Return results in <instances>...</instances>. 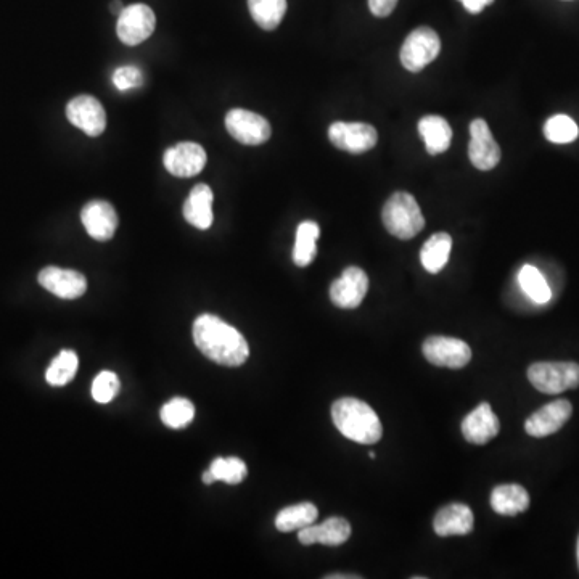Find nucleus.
Instances as JSON below:
<instances>
[{
	"mask_svg": "<svg viewBox=\"0 0 579 579\" xmlns=\"http://www.w3.org/2000/svg\"><path fill=\"white\" fill-rule=\"evenodd\" d=\"M317 507L311 502H301L296 506L285 507L276 517V528L282 533L301 530L304 526L313 525L317 520Z\"/></svg>",
	"mask_w": 579,
	"mask_h": 579,
	"instance_id": "26",
	"label": "nucleus"
},
{
	"mask_svg": "<svg viewBox=\"0 0 579 579\" xmlns=\"http://www.w3.org/2000/svg\"><path fill=\"white\" fill-rule=\"evenodd\" d=\"M501 432V423L488 403L480 404L473 409L462 422V435L472 444L489 443Z\"/></svg>",
	"mask_w": 579,
	"mask_h": 579,
	"instance_id": "18",
	"label": "nucleus"
},
{
	"mask_svg": "<svg viewBox=\"0 0 579 579\" xmlns=\"http://www.w3.org/2000/svg\"><path fill=\"white\" fill-rule=\"evenodd\" d=\"M369 290V277L361 267H348L340 279L330 287V300L341 309H356L361 306Z\"/></svg>",
	"mask_w": 579,
	"mask_h": 579,
	"instance_id": "11",
	"label": "nucleus"
},
{
	"mask_svg": "<svg viewBox=\"0 0 579 579\" xmlns=\"http://www.w3.org/2000/svg\"><path fill=\"white\" fill-rule=\"evenodd\" d=\"M460 2L470 13L477 15L481 10L485 9L486 5L493 4L494 0H460Z\"/></svg>",
	"mask_w": 579,
	"mask_h": 579,
	"instance_id": "35",
	"label": "nucleus"
},
{
	"mask_svg": "<svg viewBox=\"0 0 579 579\" xmlns=\"http://www.w3.org/2000/svg\"><path fill=\"white\" fill-rule=\"evenodd\" d=\"M124 9H126V7H124L123 2H121V0H113V2H111L110 5L111 13H115V15H118V17H120Z\"/></svg>",
	"mask_w": 579,
	"mask_h": 579,
	"instance_id": "36",
	"label": "nucleus"
},
{
	"mask_svg": "<svg viewBox=\"0 0 579 579\" xmlns=\"http://www.w3.org/2000/svg\"><path fill=\"white\" fill-rule=\"evenodd\" d=\"M248 9L256 25L274 31L287 13V0H248Z\"/></svg>",
	"mask_w": 579,
	"mask_h": 579,
	"instance_id": "25",
	"label": "nucleus"
},
{
	"mask_svg": "<svg viewBox=\"0 0 579 579\" xmlns=\"http://www.w3.org/2000/svg\"><path fill=\"white\" fill-rule=\"evenodd\" d=\"M396 5H398V0H369L370 12L378 18L390 17Z\"/></svg>",
	"mask_w": 579,
	"mask_h": 579,
	"instance_id": "34",
	"label": "nucleus"
},
{
	"mask_svg": "<svg viewBox=\"0 0 579 579\" xmlns=\"http://www.w3.org/2000/svg\"><path fill=\"white\" fill-rule=\"evenodd\" d=\"M321 237V229L314 221L301 222L296 230L293 261L296 266L306 267L313 263L317 255V240Z\"/></svg>",
	"mask_w": 579,
	"mask_h": 579,
	"instance_id": "24",
	"label": "nucleus"
},
{
	"mask_svg": "<svg viewBox=\"0 0 579 579\" xmlns=\"http://www.w3.org/2000/svg\"><path fill=\"white\" fill-rule=\"evenodd\" d=\"M419 134L430 155H440L451 145V126L441 116L430 115L422 118L419 123Z\"/></svg>",
	"mask_w": 579,
	"mask_h": 579,
	"instance_id": "22",
	"label": "nucleus"
},
{
	"mask_svg": "<svg viewBox=\"0 0 579 579\" xmlns=\"http://www.w3.org/2000/svg\"><path fill=\"white\" fill-rule=\"evenodd\" d=\"M157 26V17L145 4H132L118 17L116 34L126 46H139L152 36Z\"/></svg>",
	"mask_w": 579,
	"mask_h": 579,
	"instance_id": "6",
	"label": "nucleus"
},
{
	"mask_svg": "<svg viewBox=\"0 0 579 579\" xmlns=\"http://www.w3.org/2000/svg\"><path fill=\"white\" fill-rule=\"evenodd\" d=\"M518 284L522 287L525 295L533 300L536 304H546L551 301L552 292L551 287L547 284V280L544 279L543 274L536 269V267L531 266V264H525V266L518 272Z\"/></svg>",
	"mask_w": 579,
	"mask_h": 579,
	"instance_id": "27",
	"label": "nucleus"
},
{
	"mask_svg": "<svg viewBox=\"0 0 579 579\" xmlns=\"http://www.w3.org/2000/svg\"><path fill=\"white\" fill-rule=\"evenodd\" d=\"M226 128L230 136L243 145H261L271 139V124L253 111L235 108L226 116Z\"/></svg>",
	"mask_w": 579,
	"mask_h": 579,
	"instance_id": "7",
	"label": "nucleus"
},
{
	"mask_svg": "<svg viewBox=\"0 0 579 579\" xmlns=\"http://www.w3.org/2000/svg\"><path fill=\"white\" fill-rule=\"evenodd\" d=\"M452 250L451 235L446 232L435 234L427 240L420 251V261L422 266L427 269L430 274H438L443 271V267L448 264L449 255Z\"/></svg>",
	"mask_w": 579,
	"mask_h": 579,
	"instance_id": "23",
	"label": "nucleus"
},
{
	"mask_svg": "<svg viewBox=\"0 0 579 579\" xmlns=\"http://www.w3.org/2000/svg\"><path fill=\"white\" fill-rule=\"evenodd\" d=\"M325 578H327V579H361V576H359V575H337V573H335V575L325 576Z\"/></svg>",
	"mask_w": 579,
	"mask_h": 579,
	"instance_id": "38",
	"label": "nucleus"
},
{
	"mask_svg": "<svg viewBox=\"0 0 579 579\" xmlns=\"http://www.w3.org/2000/svg\"><path fill=\"white\" fill-rule=\"evenodd\" d=\"M469 157L472 165L480 171L496 168L501 161V148L491 134L485 120H473L470 124Z\"/></svg>",
	"mask_w": 579,
	"mask_h": 579,
	"instance_id": "12",
	"label": "nucleus"
},
{
	"mask_svg": "<svg viewBox=\"0 0 579 579\" xmlns=\"http://www.w3.org/2000/svg\"><path fill=\"white\" fill-rule=\"evenodd\" d=\"M120 378L113 372H102L92 383V398L100 404H108L116 398L120 391Z\"/></svg>",
	"mask_w": 579,
	"mask_h": 579,
	"instance_id": "32",
	"label": "nucleus"
},
{
	"mask_svg": "<svg viewBox=\"0 0 579 579\" xmlns=\"http://www.w3.org/2000/svg\"><path fill=\"white\" fill-rule=\"evenodd\" d=\"M81 221L87 234L99 242H107L118 229V214L115 208L103 200L87 203L81 211Z\"/></svg>",
	"mask_w": 579,
	"mask_h": 579,
	"instance_id": "16",
	"label": "nucleus"
},
{
	"mask_svg": "<svg viewBox=\"0 0 579 579\" xmlns=\"http://www.w3.org/2000/svg\"><path fill=\"white\" fill-rule=\"evenodd\" d=\"M78 366V354L70 350L62 351L47 369V383L52 386H63L70 383L78 372Z\"/></svg>",
	"mask_w": 579,
	"mask_h": 579,
	"instance_id": "28",
	"label": "nucleus"
},
{
	"mask_svg": "<svg viewBox=\"0 0 579 579\" xmlns=\"http://www.w3.org/2000/svg\"><path fill=\"white\" fill-rule=\"evenodd\" d=\"M193 417H195V406L190 403L189 399H171L161 409V420L166 427L174 428V430L187 427L192 422Z\"/></svg>",
	"mask_w": 579,
	"mask_h": 579,
	"instance_id": "29",
	"label": "nucleus"
},
{
	"mask_svg": "<svg viewBox=\"0 0 579 579\" xmlns=\"http://www.w3.org/2000/svg\"><path fill=\"white\" fill-rule=\"evenodd\" d=\"M37 280L47 292L62 300H76L87 290V280L81 272L62 267L49 266L42 269Z\"/></svg>",
	"mask_w": 579,
	"mask_h": 579,
	"instance_id": "14",
	"label": "nucleus"
},
{
	"mask_svg": "<svg viewBox=\"0 0 579 579\" xmlns=\"http://www.w3.org/2000/svg\"><path fill=\"white\" fill-rule=\"evenodd\" d=\"M579 129L570 116L557 115L547 120L544 136L552 144H570L578 137Z\"/></svg>",
	"mask_w": 579,
	"mask_h": 579,
	"instance_id": "31",
	"label": "nucleus"
},
{
	"mask_svg": "<svg viewBox=\"0 0 579 579\" xmlns=\"http://www.w3.org/2000/svg\"><path fill=\"white\" fill-rule=\"evenodd\" d=\"M576 555H578V567H579V538H578V547H576Z\"/></svg>",
	"mask_w": 579,
	"mask_h": 579,
	"instance_id": "39",
	"label": "nucleus"
},
{
	"mask_svg": "<svg viewBox=\"0 0 579 579\" xmlns=\"http://www.w3.org/2000/svg\"><path fill=\"white\" fill-rule=\"evenodd\" d=\"M473 526H475V517H473L472 509L459 502L443 507L433 520V530L441 538L465 536V534L472 533Z\"/></svg>",
	"mask_w": 579,
	"mask_h": 579,
	"instance_id": "19",
	"label": "nucleus"
},
{
	"mask_svg": "<svg viewBox=\"0 0 579 579\" xmlns=\"http://www.w3.org/2000/svg\"><path fill=\"white\" fill-rule=\"evenodd\" d=\"M382 219L386 230L401 240L414 239L425 227L419 203L406 192H396L388 198L383 206Z\"/></svg>",
	"mask_w": 579,
	"mask_h": 579,
	"instance_id": "3",
	"label": "nucleus"
},
{
	"mask_svg": "<svg viewBox=\"0 0 579 579\" xmlns=\"http://www.w3.org/2000/svg\"><path fill=\"white\" fill-rule=\"evenodd\" d=\"M216 481H226L227 485H239L247 478V464L239 457H218L210 467Z\"/></svg>",
	"mask_w": 579,
	"mask_h": 579,
	"instance_id": "30",
	"label": "nucleus"
},
{
	"mask_svg": "<svg viewBox=\"0 0 579 579\" xmlns=\"http://www.w3.org/2000/svg\"><path fill=\"white\" fill-rule=\"evenodd\" d=\"M193 340L206 358L221 366H242L250 356V346L242 333L213 314L198 317L193 324Z\"/></svg>",
	"mask_w": 579,
	"mask_h": 579,
	"instance_id": "1",
	"label": "nucleus"
},
{
	"mask_svg": "<svg viewBox=\"0 0 579 579\" xmlns=\"http://www.w3.org/2000/svg\"><path fill=\"white\" fill-rule=\"evenodd\" d=\"M329 139L340 150L359 155L377 145L378 134L377 129L370 124L338 121L330 126Z\"/></svg>",
	"mask_w": 579,
	"mask_h": 579,
	"instance_id": "9",
	"label": "nucleus"
},
{
	"mask_svg": "<svg viewBox=\"0 0 579 579\" xmlns=\"http://www.w3.org/2000/svg\"><path fill=\"white\" fill-rule=\"evenodd\" d=\"M440 50V36L436 34L435 29L420 26L406 37L399 55L407 71L419 73L440 55Z\"/></svg>",
	"mask_w": 579,
	"mask_h": 579,
	"instance_id": "5",
	"label": "nucleus"
},
{
	"mask_svg": "<svg viewBox=\"0 0 579 579\" xmlns=\"http://www.w3.org/2000/svg\"><path fill=\"white\" fill-rule=\"evenodd\" d=\"M351 538V525L348 520L340 517L327 518L321 525H309L301 528L298 539L303 546L324 544L337 547L345 544Z\"/></svg>",
	"mask_w": 579,
	"mask_h": 579,
	"instance_id": "17",
	"label": "nucleus"
},
{
	"mask_svg": "<svg viewBox=\"0 0 579 579\" xmlns=\"http://www.w3.org/2000/svg\"><path fill=\"white\" fill-rule=\"evenodd\" d=\"M423 356L433 366L462 369L472 361V350L465 341L451 337H430L423 341Z\"/></svg>",
	"mask_w": 579,
	"mask_h": 579,
	"instance_id": "8",
	"label": "nucleus"
},
{
	"mask_svg": "<svg viewBox=\"0 0 579 579\" xmlns=\"http://www.w3.org/2000/svg\"><path fill=\"white\" fill-rule=\"evenodd\" d=\"M332 420L341 435L359 444L382 440L383 427L377 412L361 399L341 398L332 406Z\"/></svg>",
	"mask_w": 579,
	"mask_h": 579,
	"instance_id": "2",
	"label": "nucleus"
},
{
	"mask_svg": "<svg viewBox=\"0 0 579 579\" xmlns=\"http://www.w3.org/2000/svg\"><path fill=\"white\" fill-rule=\"evenodd\" d=\"M163 163L173 176H197L206 166L205 148L195 142H181L166 150Z\"/></svg>",
	"mask_w": 579,
	"mask_h": 579,
	"instance_id": "15",
	"label": "nucleus"
},
{
	"mask_svg": "<svg viewBox=\"0 0 579 579\" xmlns=\"http://www.w3.org/2000/svg\"><path fill=\"white\" fill-rule=\"evenodd\" d=\"M528 380L546 395H559L579 386V364L576 362H536L528 369Z\"/></svg>",
	"mask_w": 579,
	"mask_h": 579,
	"instance_id": "4",
	"label": "nucleus"
},
{
	"mask_svg": "<svg viewBox=\"0 0 579 579\" xmlns=\"http://www.w3.org/2000/svg\"><path fill=\"white\" fill-rule=\"evenodd\" d=\"M213 200L214 195L210 185H195L184 203L185 221L200 230L210 229L214 219Z\"/></svg>",
	"mask_w": 579,
	"mask_h": 579,
	"instance_id": "20",
	"label": "nucleus"
},
{
	"mask_svg": "<svg viewBox=\"0 0 579 579\" xmlns=\"http://www.w3.org/2000/svg\"><path fill=\"white\" fill-rule=\"evenodd\" d=\"M144 83V73L137 66H121L113 73V84L120 92L131 91Z\"/></svg>",
	"mask_w": 579,
	"mask_h": 579,
	"instance_id": "33",
	"label": "nucleus"
},
{
	"mask_svg": "<svg viewBox=\"0 0 579 579\" xmlns=\"http://www.w3.org/2000/svg\"><path fill=\"white\" fill-rule=\"evenodd\" d=\"M573 406L567 399H557L530 415L525 422L526 433L534 438H546L559 432L570 420Z\"/></svg>",
	"mask_w": 579,
	"mask_h": 579,
	"instance_id": "13",
	"label": "nucleus"
},
{
	"mask_svg": "<svg viewBox=\"0 0 579 579\" xmlns=\"http://www.w3.org/2000/svg\"><path fill=\"white\" fill-rule=\"evenodd\" d=\"M491 507L496 514L515 517L530 507V494L520 485L496 486L491 493Z\"/></svg>",
	"mask_w": 579,
	"mask_h": 579,
	"instance_id": "21",
	"label": "nucleus"
},
{
	"mask_svg": "<svg viewBox=\"0 0 579 579\" xmlns=\"http://www.w3.org/2000/svg\"><path fill=\"white\" fill-rule=\"evenodd\" d=\"M214 481H216V478H214L213 473H211V470L208 469L206 470L205 473H203V483H205V485H213Z\"/></svg>",
	"mask_w": 579,
	"mask_h": 579,
	"instance_id": "37",
	"label": "nucleus"
},
{
	"mask_svg": "<svg viewBox=\"0 0 579 579\" xmlns=\"http://www.w3.org/2000/svg\"><path fill=\"white\" fill-rule=\"evenodd\" d=\"M66 118L73 126L97 137L107 128V113L102 103L92 95H78L66 107Z\"/></svg>",
	"mask_w": 579,
	"mask_h": 579,
	"instance_id": "10",
	"label": "nucleus"
}]
</instances>
